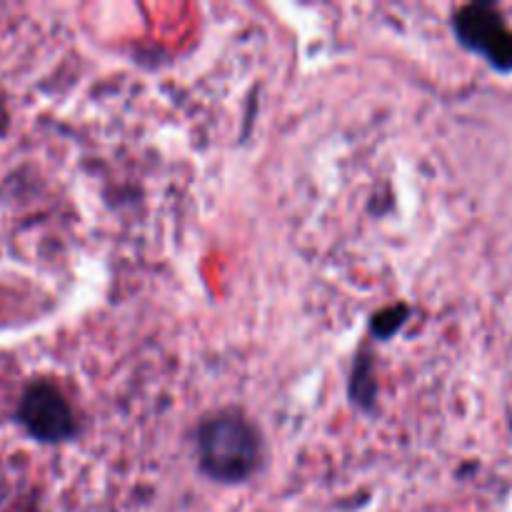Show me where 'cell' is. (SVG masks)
Segmentation results:
<instances>
[{"mask_svg":"<svg viewBox=\"0 0 512 512\" xmlns=\"http://www.w3.org/2000/svg\"><path fill=\"white\" fill-rule=\"evenodd\" d=\"M350 395H353L355 403H360L363 408H370V400L375 398V383H373V365H370L368 355H360V360L355 363L353 383H350Z\"/></svg>","mask_w":512,"mask_h":512,"instance_id":"277c9868","label":"cell"},{"mask_svg":"<svg viewBox=\"0 0 512 512\" xmlns=\"http://www.w3.org/2000/svg\"><path fill=\"white\" fill-rule=\"evenodd\" d=\"M405 320H408V305H390L383 313L375 315L373 323H370V330H373V335H378L380 340H388L403 328Z\"/></svg>","mask_w":512,"mask_h":512,"instance_id":"5b68a950","label":"cell"},{"mask_svg":"<svg viewBox=\"0 0 512 512\" xmlns=\"http://www.w3.org/2000/svg\"><path fill=\"white\" fill-rule=\"evenodd\" d=\"M263 458L258 428L240 413H218L198 428L200 470L215 483L248 480Z\"/></svg>","mask_w":512,"mask_h":512,"instance_id":"6da1fadb","label":"cell"},{"mask_svg":"<svg viewBox=\"0 0 512 512\" xmlns=\"http://www.w3.org/2000/svg\"><path fill=\"white\" fill-rule=\"evenodd\" d=\"M455 35L473 53L483 55L495 70H512V30L493 3H470L455 13Z\"/></svg>","mask_w":512,"mask_h":512,"instance_id":"7a4b0ae2","label":"cell"},{"mask_svg":"<svg viewBox=\"0 0 512 512\" xmlns=\"http://www.w3.org/2000/svg\"><path fill=\"white\" fill-rule=\"evenodd\" d=\"M18 418L28 428V433L43 443H63V440L73 438L78 430L68 400L53 383H45V380L33 383L25 390Z\"/></svg>","mask_w":512,"mask_h":512,"instance_id":"3957f363","label":"cell"}]
</instances>
